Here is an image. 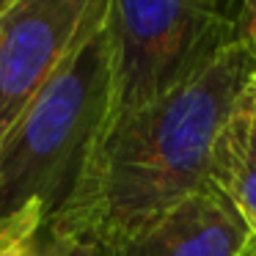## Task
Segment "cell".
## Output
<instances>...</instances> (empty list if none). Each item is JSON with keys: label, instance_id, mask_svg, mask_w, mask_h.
Returning a JSON list of instances; mask_svg holds the SVG:
<instances>
[{"label": "cell", "instance_id": "1", "mask_svg": "<svg viewBox=\"0 0 256 256\" xmlns=\"http://www.w3.org/2000/svg\"><path fill=\"white\" fill-rule=\"evenodd\" d=\"M254 74L256 61L234 44L184 88L108 118L44 234L108 248L204 188L218 135Z\"/></svg>", "mask_w": 256, "mask_h": 256}, {"label": "cell", "instance_id": "2", "mask_svg": "<svg viewBox=\"0 0 256 256\" xmlns=\"http://www.w3.org/2000/svg\"><path fill=\"white\" fill-rule=\"evenodd\" d=\"M108 3L0 146V234L17 226L47 232L105 127L110 113Z\"/></svg>", "mask_w": 256, "mask_h": 256}, {"label": "cell", "instance_id": "3", "mask_svg": "<svg viewBox=\"0 0 256 256\" xmlns=\"http://www.w3.org/2000/svg\"><path fill=\"white\" fill-rule=\"evenodd\" d=\"M110 113L146 108L204 74L237 44L232 8L201 0H110Z\"/></svg>", "mask_w": 256, "mask_h": 256}, {"label": "cell", "instance_id": "4", "mask_svg": "<svg viewBox=\"0 0 256 256\" xmlns=\"http://www.w3.org/2000/svg\"><path fill=\"white\" fill-rule=\"evenodd\" d=\"M105 0H6L0 14V146L72 56Z\"/></svg>", "mask_w": 256, "mask_h": 256}, {"label": "cell", "instance_id": "5", "mask_svg": "<svg viewBox=\"0 0 256 256\" xmlns=\"http://www.w3.org/2000/svg\"><path fill=\"white\" fill-rule=\"evenodd\" d=\"M256 237L234 204L206 182L100 256H254Z\"/></svg>", "mask_w": 256, "mask_h": 256}, {"label": "cell", "instance_id": "6", "mask_svg": "<svg viewBox=\"0 0 256 256\" xmlns=\"http://www.w3.org/2000/svg\"><path fill=\"white\" fill-rule=\"evenodd\" d=\"M210 182L232 201L256 237V122L242 100L218 135Z\"/></svg>", "mask_w": 256, "mask_h": 256}, {"label": "cell", "instance_id": "7", "mask_svg": "<svg viewBox=\"0 0 256 256\" xmlns=\"http://www.w3.org/2000/svg\"><path fill=\"white\" fill-rule=\"evenodd\" d=\"M39 240V228H8V232L0 234V256H44V245Z\"/></svg>", "mask_w": 256, "mask_h": 256}, {"label": "cell", "instance_id": "8", "mask_svg": "<svg viewBox=\"0 0 256 256\" xmlns=\"http://www.w3.org/2000/svg\"><path fill=\"white\" fill-rule=\"evenodd\" d=\"M234 36L256 61V0H245L234 8Z\"/></svg>", "mask_w": 256, "mask_h": 256}, {"label": "cell", "instance_id": "9", "mask_svg": "<svg viewBox=\"0 0 256 256\" xmlns=\"http://www.w3.org/2000/svg\"><path fill=\"white\" fill-rule=\"evenodd\" d=\"M44 256H100V248L80 240H58L44 234Z\"/></svg>", "mask_w": 256, "mask_h": 256}, {"label": "cell", "instance_id": "10", "mask_svg": "<svg viewBox=\"0 0 256 256\" xmlns=\"http://www.w3.org/2000/svg\"><path fill=\"white\" fill-rule=\"evenodd\" d=\"M242 105H245V110L254 116V122H256V74L250 78V83H248V88H245V94H242Z\"/></svg>", "mask_w": 256, "mask_h": 256}, {"label": "cell", "instance_id": "11", "mask_svg": "<svg viewBox=\"0 0 256 256\" xmlns=\"http://www.w3.org/2000/svg\"><path fill=\"white\" fill-rule=\"evenodd\" d=\"M3 6H6V0H0V14H3Z\"/></svg>", "mask_w": 256, "mask_h": 256}, {"label": "cell", "instance_id": "12", "mask_svg": "<svg viewBox=\"0 0 256 256\" xmlns=\"http://www.w3.org/2000/svg\"><path fill=\"white\" fill-rule=\"evenodd\" d=\"M254 256H256V250H254Z\"/></svg>", "mask_w": 256, "mask_h": 256}]
</instances>
